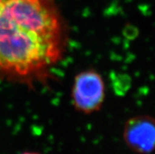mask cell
Masks as SVG:
<instances>
[{"label":"cell","mask_w":155,"mask_h":154,"mask_svg":"<svg viewBox=\"0 0 155 154\" xmlns=\"http://www.w3.org/2000/svg\"><path fill=\"white\" fill-rule=\"evenodd\" d=\"M64 31L52 0H5L0 11V76L28 82L61 58Z\"/></svg>","instance_id":"1"},{"label":"cell","mask_w":155,"mask_h":154,"mask_svg":"<svg viewBox=\"0 0 155 154\" xmlns=\"http://www.w3.org/2000/svg\"><path fill=\"white\" fill-rule=\"evenodd\" d=\"M105 94L104 80L97 71L87 69L75 77L71 98L78 112L91 114L98 111L104 102Z\"/></svg>","instance_id":"2"},{"label":"cell","mask_w":155,"mask_h":154,"mask_svg":"<svg viewBox=\"0 0 155 154\" xmlns=\"http://www.w3.org/2000/svg\"><path fill=\"white\" fill-rule=\"evenodd\" d=\"M123 139L133 152L149 154L155 150V119L149 116L130 118L124 124Z\"/></svg>","instance_id":"3"},{"label":"cell","mask_w":155,"mask_h":154,"mask_svg":"<svg viewBox=\"0 0 155 154\" xmlns=\"http://www.w3.org/2000/svg\"><path fill=\"white\" fill-rule=\"evenodd\" d=\"M21 154H40V153H38V152H22Z\"/></svg>","instance_id":"4"},{"label":"cell","mask_w":155,"mask_h":154,"mask_svg":"<svg viewBox=\"0 0 155 154\" xmlns=\"http://www.w3.org/2000/svg\"><path fill=\"white\" fill-rule=\"evenodd\" d=\"M4 2H5V0H0V11H1V9H2V6H3Z\"/></svg>","instance_id":"5"}]
</instances>
